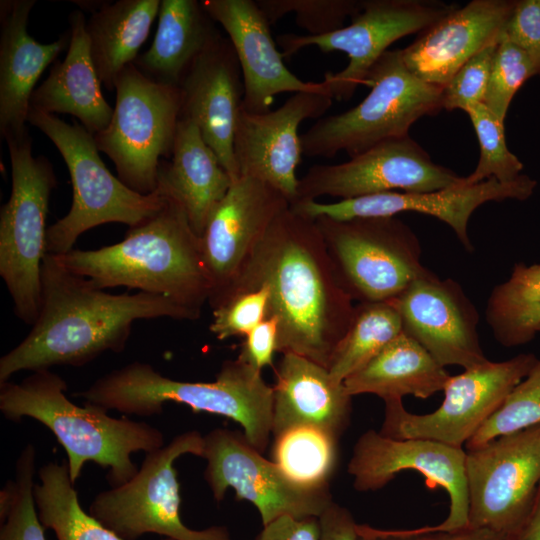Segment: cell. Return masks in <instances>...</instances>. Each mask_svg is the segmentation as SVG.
I'll return each mask as SVG.
<instances>
[{"mask_svg":"<svg viewBox=\"0 0 540 540\" xmlns=\"http://www.w3.org/2000/svg\"><path fill=\"white\" fill-rule=\"evenodd\" d=\"M259 286L269 291L268 317L278 321L277 352L295 353L328 369L355 305L336 280L314 219L290 206L282 211L223 302Z\"/></svg>","mask_w":540,"mask_h":540,"instance_id":"6da1fadb","label":"cell"},{"mask_svg":"<svg viewBox=\"0 0 540 540\" xmlns=\"http://www.w3.org/2000/svg\"><path fill=\"white\" fill-rule=\"evenodd\" d=\"M41 306L27 336L0 358V383L19 371L81 367L125 350L135 321L197 320L170 299L145 292L111 294L46 254Z\"/></svg>","mask_w":540,"mask_h":540,"instance_id":"7a4b0ae2","label":"cell"},{"mask_svg":"<svg viewBox=\"0 0 540 540\" xmlns=\"http://www.w3.org/2000/svg\"><path fill=\"white\" fill-rule=\"evenodd\" d=\"M165 194L163 207L147 221L129 228L122 241L54 256L100 289L126 287L163 296L199 319L212 291L201 238L182 205Z\"/></svg>","mask_w":540,"mask_h":540,"instance_id":"3957f363","label":"cell"},{"mask_svg":"<svg viewBox=\"0 0 540 540\" xmlns=\"http://www.w3.org/2000/svg\"><path fill=\"white\" fill-rule=\"evenodd\" d=\"M66 381L50 369L32 372L22 381L0 383V411L13 422L24 417L46 426L64 448L73 484L83 467L93 462L108 470L117 487L138 471L131 455L164 446V435L144 421L112 417L108 410L85 402L80 406L65 394Z\"/></svg>","mask_w":540,"mask_h":540,"instance_id":"277c9868","label":"cell"},{"mask_svg":"<svg viewBox=\"0 0 540 540\" xmlns=\"http://www.w3.org/2000/svg\"><path fill=\"white\" fill-rule=\"evenodd\" d=\"M73 395L126 415H159L164 404L173 402L194 412L224 416L241 425L248 442L260 453L266 450L272 434L273 387L264 381L262 372L239 358L224 361L212 382L171 379L151 364L134 361Z\"/></svg>","mask_w":540,"mask_h":540,"instance_id":"5b68a950","label":"cell"},{"mask_svg":"<svg viewBox=\"0 0 540 540\" xmlns=\"http://www.w3.org/2000/svg\"><path fill=\"white\" fill-rule=\"evenodd\" d=\"M27 122L56 146L68 168L73 201L68 213L48 227L46 251L61 255L73 249L84 232L106 223L136 227L153 217L166 201L158 186L140 194L114 176L99 155L94 136L81 124L30 109Z\"/></svg>","mask_w":540,"mask_h":540,"instance_id":"8992f818","label":"cell"},{"mask_svg":"<svg viewBox=\"0 0 540 540\" xmlns=\"http://www.w3.org/2000/svg\"><path fill=\"white\" fill-rule=\"evenodd\" d=\"M364 85L369 94L355 107L322 117L301 134L303 155L354 157L391 138L409 135L413 123L443 109V87L426 83L405 65L399 49L386 51Z\"/></svg>","mask_w":540,"mask_h":540,"instance_id":"52a82bcc","label":"cell"},{"mask_svg":"<svg viewBox=\"0 0 540 540\" xmlns=\"http://www.w3.org/2000/svg\"><path fill=\"white\" fill-rule=\"evenodd\" d=\"M11 163V193L0 210V276L18 319L32 326L41 306L46 218L57 179L50 161L32 154L26 134L5 140Z\"/></svg>","mask_w":540,"mask_h":540,"instance_id":"ba28073f","label":"cell"},{"mask_svg":"<svg viewBox=\"0 0 540 540\" xmlns=\"http://www.w3.org/2000/svg\"><path fill=\"white\" fill-rule=\"evenodd\" d=\"M116 103L108 126L94 135L118 178L140 194L158 188L159 166L170 158L181 112L179 86L156 82L130 64L115 82Z\"/></svg>","mask_w":540,"mask_h":540,"instance_id":"9c48e42d","label":"cell"},{"mask_svg":"<svg viewBox=\"0 0 540 540\" xmlns=\"http://www.w3.org/2000/svg\"><path fill=\"white\" fill-rule=\"evenodd\" d=\"M314 220L336 280L353 301L393 300L429 271L415 232L395 216Z\"/></svg>","mask_w":540,"mask_h":540,"instance_id":"30bf717a","label":"cell"},{"mask_svg":"<svg viewBox=\"0 0 540 540\" xmlns=\"http://www.w3.org/2000/svg\"><path fill=\"white\" fill-rule=\"evenodd\" d=\"M204 439L197 430L175 436L145 458L124 484L98 493L88 512L123 540L155 533L172 540H232L225 526L195 530L180 516V484L174 462L192 454L202 457Z\"/></svg>","mask_w":540,"mask_h":540,"instance_id":"8fae6325","label":"cell"},{"mask_svg":"<svg viewBox=\"0 0 540 540\" xmlns=\"http://www.w3.org/2000/svg\"><path fill=\"white\" fill-rule=\"evenodd\" d=\"M457 7L434 0H362L360 12L348 26L322 36L280 34L276 43L284 58L309 46L324 53L344 52L347 66L336 73L327 72L323 82L333 99L347 101L393 42L423 31Z\"/></svg>","mask_w":540,"mask_h":540,"instance_id":"7c38bea8","label":"cell"},{"mask_svg":"<svg viewBox=\"0 0 540 540\" xmlns=\"http://www.w3.org/2000/svg\"><path fill=\"white\" fill-rule=\"evenodd\" d=\"M468 526L515 534L532 513L540 485V425L466 451Z\"/></svg>","mask_w":540,"mask_h":540,"instance_id":"4fadbf2b","label":"cell"},{"mask_svg":"<svg viewBox=\"0 0 540 540\" xmlns=\"http://www.w3.org/2000/svg\"><path fill=\"white\" fill-rule=\"evenodd\" d=\"M537 360L533 354H519L464 369L450 376L442 404L429 414L408 412L402 400L387 401L379 433L392 439L424 438L463 448Z\"/></svg>","mask_w":540,"mask_h":540,"instance_id":"5bb4252c","label":"cell"},{"mask_svg":"<svg viewBox=\"0 0 540 540\" xmlns=\"http://www.w3.org/2000/svg\"><path fill=\"white\" fill-rule=\"evenodd\" d=\"M203 439L204 479L213 498L220 502L233 489L237 500L256 507L263 526L283 515L319 518L334 502L329 485L312 487L293 480L265 459L244 433L216 428Z\"/></svg>","mask_w":540,"mask_h":540,"instance_id":"9a60e30c","label":"cell"},{"mask_svg":"<svg viewBox=\"0 0 540 540\" xmlns=\"http://www.w3.org/2000/svg\"><path fill=\"white\" fill-rule=\"evenodd\" d=\"M464 177L432 161L409 135L384 140L338 164H317L299 179L296 200H341L403 190L422 193L461 185ZM295 200V201H296Z\"/></svg>","mask_w":540,"mask_h":540,"instance_id":"2e32d148","label":"cell"},{"mask_svg":"<svg viewBox=\"0 0 540 540\" xmlns=\"http://www.w3.org/2000/svg\"><path fill=\"white\" fill-rule=\"evenodd\" d=\"M466 451L424 438L392 439L379 431L364 432L348 463L357 491L383 488L396 474L413 470L425 477L430 489L440 487L449 496V513L439 525L412 529L416 534L451 532L468 526Z\"/></svg>","mask_w":540,"mask_h":540,"instance_id":"e0dca14e","label":"cell"},{"mask_svg":"<svg viewBox=\"0 0 540 540\" xmlns=\"http://www.w3.org/2000/svg\"><path fill=\"white\" fill-rule=\"evenodd\" d=\"M289 206L281 192L260 179L240 176L232 183L201 237L211 309L230 294L275 218Z\"/></svg>","mask_w":540,"mask_h":540,"instance_id":"ac0fdd59","label":"cell"},{"mask_svg":"<svg viewBox=\"0 0 540 540\" xmlns=\"http://www.w3.org/2000/svg\"><path fill=\"white\" fill-rule=\"evenodd\" d=\"M328 90L297 92L280 107L264 113L240 110L234 135V155L240 176L260 179L290 202L298 197L296 169L303 150L300 124L319 118L330 108Z\"/></svg>","mask_w":540,"mask_h":540,"instance_id":"d6986e66","label":"cell"},{"mask_svg":"<svg viewBox=\"0 0 540 540\" xmlns=\"http://www.w3.org/2000/svg\"><path fill=\"white\" fill-rule=\"evenodd\" d=\"M403 332L441 366L474 368L487 363L478 333L479 314L463 288L430 270L392 300Z\"/></svg>","mask_w":540,"mask_h":540,"instance_id":"ffe728a7","label":"cell"},{"mask_svg":"<svg viewBox=\"0 0 540 540\" xmlns=\"http://www.w3.org/2000/svg\"><path fill=\"white\" fill-rule=\"evenodd\" d=\"M536 184V181L527 175H520L516 180L507 183L491 178L474 185L462 183L432 192L391 191L334 203L296 200L290 204V208L311 219L322 216L334 220L393 217L403 212L426 214L449 225L463 247L471 252L473 245L467 229L473 212L489 201L525 200L532 195Z\"/></svg>","mask_w":540,"mask_h":540,"instance_id":"44dd1931","label":"cell"},{"mask_svg":"<svg viewBox=\"0 0 540 540\" xmlns=\"http://www.w3.org/2000/svg\"><path fill=\"white\" fill-rule=\"evenodd\" d=\"M201 2L225 30L237 55L244 84L241 109L264 113L271 110L278 94L329 91L323 81H303L287 68L271 34L270 23L256 0Z\"/></svg>","mask_w":540,"mask_h":540,"instance_id":"7402d4cb","label":"cell"},{"mask_svg":"<svg viewBox=\"0 0 540 540\" xmlns=\"http://www.w3.org/2000/svg\"><path fill=\"white\" fill-rule=\"evenodd\" d=\"M180 119L194 122L232 181L239 178L234 135L244 97L241 68L228 38L222 37L191 65L179 85Z\"/></svg>","mask_w":540,"mask_h":540,"instance_id":"603a6c76","label":"cell"},{"mask_svg":"<svg viewBox=\"0 0 540 540\" xmlns=\"http://www.w3.org/2000/svg\"><path fill=\"white\" fill-rule=\"evenodd\" d=\"M514 5L515 0H473L457 7L401 49L406 67L444 88L465 62L500 41Z\"/></svg>","mask_w":540,"mask_h":540,"instance_id":"cb8c5ba5","label":"cell"},{"mask_svg":"<svg viewBox=\"0 0 540 540\" xmlns=\"http://www.w3.org/2000/svg\"><path fill=\"white\" fill-rule=\"evenodd\" d=\"M35 0L0 1V134L4 140L26 134L30 99L44 70L69 45L70 31L51 43L28 33Z\"/></svg>","mask_w":540,"mask_h":540,"instance_id":"d4e9b609","label":"cell"},{"mask_svg":"<svg viewBox=\"0 0 540 540\" xmlns=\"http://www.w3.org/2000/svg\"><path fill=\"white\" fill-rule=\"evenodd\" d=\"M273 386L272 435L313 426L337 440L350 425L352 397L328 369L295 353H284Z\"/></svg>","mask_w":540,"mask_h":540,"instance_id":"484cf974","label":"cell"},{"mask_svg":"<svg viewBox=\"0 0 540 540\" xmlns=\"http://www.w3.org/2000/svg\"><path fill=\"white\" fill-rule=\"evenodd\" d=\"M86 21L83 12L71 13L66 56L54 63L48 77L34 90L30 109L70 114L94 136L108 126L113 108L102 93V82L90 55Z\"/></svg>","mask_w":540,"mask_h":540,"instance_id":"4316f807","label":"cell"},{"mask_svg":"<svg viewBox=\"0 0 540 540\" xmlns=\"http://www.w3.org/2000/svg\"><path fill=\"white\" fill-rule=\"evenodd\" d=\"M232 183L197 125L180 119L171 156L159 166L158 186L182 205L200 238L211 213Z\"/></svg>","mask_w":540,"mask_h":540,"instance_id":"83f0119b","label":"cell"},{"mask_svg":"<svg viewBox=\"0 0 540 540\" xmlns=\"http://www.w3.org/2000/svg\"><path fill=\"white\" fill-rule=\"evenodd\" d=\"M222 37L201 1L161 0L153 42L134 64L156 82L179 86L194 61Z\"/></svg>","mask_w":540,"mask_h":540,"instance_id":"f1b7e54d","label":"cell"},{"mask_svg":"<svg viewBox=\"0 0 540 540\" xmlns=\"http://www.w3.org/2000/svg\"><path fill=\"white\" fill-rule=\"evenodd\" d=\"M450 374L419 343L402 332L343 382L351 396L374 394L384 402L405 395L427 399L444 390Z\"/></svg>","mask_w":540,"mask_h":540,"instance_id":"f546056e","label":"cell"},{"mask_svg":"<svg viewBox=\"0 0 540 540\" xmlns=\"http://www.w3.org/2000/svg\"><path fill=\"white\" fill-rule=\"evenodd\" d=\"M161 0L105 2L86 21L90 55L98 76L109 91L118 75L138 58L159 13Z\"/></svg>","mask_w":540,"mask_h":540,"instance_id":"4dcf8cb0","label":"cell"},{"mask_svg":"<svg viewBox=\"0 0 540 540\" xmlns=\"http://www.w3.org/2000/svg\"><path fill=\"white\" fill-rule=\"evenodd\" d=\"M38 477L33 488L37 514L57 540H123L82 509L67 461L48 462L39 469Z\"/></svg>","mask_w":540,"mask_h":540,"instance_id":"1f68e13d","label":"cell"},{"mask_svg":"<svg viewBox=\"0 0 540 540\" xmlns=\"http://www.w3.org/2000/svg\"><path fill=\"white\" fill-rule=\"evenodd\" d=\"M485 318L495 339L514 347L540 332V264H517L509 279L494 287Z\"/></svg>","mask_w":540,"mask_h":540,"instance_id":"d6a6232c","label":"cell"},{"mask_svg":"<svg viewBox=\"0 0 540 540\" xmlns=\"http://www.w3.org/2000/svg\"><path fill=\"white\" fill-rule=\"evenodd\" d=\"M402 332L401 318L392 300L358 303L328 366L331 377L343 383Z\"/></svg>","mask_w":540,"mask_h":540,"instance_id":"836d02e7","label":"cell"},{"mask_svg":"<svg viewBox=\"0 0 540 540\" xmlns=\"http://www.w3.org/2000/svg\"><path fill=\"white\" fill-rule=\"evenodd\" d=\"M274 462L293 480L327 486L338 458V440L313 426L293 427L274 438Z\"/></svg>","mask_w":540,"mask_h":540,"instance_id":"e575fe53","label":"cell"},{"mask_svg":"<svg viewBox=\"0 0 540 540\" xmlns=\"http://www.w3.org/2000/svg\"><path fill=\"white\" fill-rule=\"evenodd\" d=\"M474 127L480 155L471 174L464 177V185H474L495 178L507 183L521 174L523 163L507 147L504 122L483 103L468 107L465 111Z\"/></svg>","mask_w":540,"mask_h":540,"instance_id":"d590c367","label":"cell"},{"mask_svg":"<svg viewBox=\"0 0 540 540\" xmlns=\"http://www.w3.org/2000/svg\"><path fill=\"white\" fill-rule=\"evenodd\" d=\"M539 425L540 359L465 446L467 450L477 448L499 436Z\"/></svg>","mask_w":540,"mask_h":540,"instance_id":"8d00e7d4","label":"cell"},{"mask_svg":"<svg viewBox=\"0 0 540 540\" xmlns=\"http://www.w3.org/2000/svg\"><path fill=\"white\" fill-rule=\"evenodd\" d=\"M270 24L293 13L296 24L310 36H322L344 27L362 8V0H256Z\"/></svg>","mask_w":540,"mask_h":540,"instance_id":"74e56055","label":"cell"},{"mask_svg":"<svg viewBox=\"0 0 540 540\" xmlns=\"http://www.w3.org/2000/svg\"><path fill=\"white\" fill-rule=\"evenodd\" d=\"M36 448L27 444L16 461L15 496L1 521L0 540H46L33 496Z\"/></svg>","mask_w":540,"mask_h":540,"instance_id":"f35d334b","label":"cell"},{"mask_svg":"<svg viewBox=\"0 0 540 540\" xmlns=\"http://www.w3.org/2000/svg\"><path fill=\"white\" fill-rule=\"evenodd\" d=\"M533 76H536V71L528 55L501 36L493 57L483 104L504 122L514 95Z\"/></svg>","mask_w":540,"mask_h":540,"instance_id":"ab89813d","label":"cell"},{"mask_svg":"<svg viewBox=\"0 0 540 540\" xmlns=\"http://www.w3.org/2000/svg\"><path fill=\"white\" fill-rule=\"evenodd\" d=\"M269 291L265 286L240 292L212 309L210 332L218 340L246 336L268 317Z\"/></svg>","mask_w":540,"mask_h":540,"instance_id":"60d3db41","label":"cell"},{"mask_svg":"<svg viewBox=\"0 0 540 540\" xmlns=\"http://www.w3.org/2000/svg\"><path fill=\"white\" fill-rule=\"evenodd\" d=\"M498 43L485 47L457 70L443 88V109L465 112L468 107L483 103Z\"/></svg>","mask_w":540,"mask_h":540,"instance_id":"b9f144b4","label":"cell"},{"mask_svg":"<svg viewBox=\"0 0 540 540\" xmlns=\"http://www.w3.org/2000/svg\"><path fill=\"white\" fill-rule=\"evenodd\" d=\"M502 38L520 47L540 77V0H517Z\"/></svg>","mask_w":540,"mask_h":540,"instance_id":"7bdbcfd3","label":"cell"},{"mask_svg":"<svg viewBox=\"0 0 540 540\" xmlns=\"http://www.w3.org/2000/svg\"><path fill=\"white\" fill-rule=\"evenodd\" d=\"M244 337L237 358L259 372H262L265 366H272L278 344L277 319L267 317Z\"/></svg>","mask_w":540,"mask_h":540,"instance_id":"ee69618b","label":"cell"},{"mask_svg":"<svg viewBox=\"0 0 540 540\" xmlns=\"http://www.w3.org/2000/svg\"><path fill=\"white\" fill-rule=\"evenodd\" d=\"M318 517L294 518L283 515L264 525L255 540H320Z\"/></svg>","mask_w":540,"mask_h":540,"instance_id":"f6af8a7d","label":"cell"},{"mask_svg":"<svg viewBox=\"0 0 540 540\" xmlns=\"http://www.w3.org/2000/svg\"><path fill=\"white\" fill-rule=\"evenodd\" d=\"M319 520L320 540H356L358 524L347 508L333 502Z\"/></svg>","mask_w":540,"mask_h":540,"instance_id":"bcb514c9","label":"cell"},{"mask_svg":"<svg viewBox=\"0 0 540 540\" xmlns=\"http://www.w3.org/2000/svg\"><path fill=\"white\" fill-rule=\"evenodd\" d=\"M412 531V529H411ZM412 533L415 540H509L508 536L488 528L465 527L451 532Z\"/></svg>","mask_w":540,"mask_h":540,"instance_id":"7dc6e473","label":"cell"},{"mask_svg":"<svg viewBox=\"0 0 540 540\" xmlns=\"http://www.w3.org/2000/svg\"><path fill=\"white\" fill-rule=\"evenodd\" d=\"M356 540H415L411 529H379L358 524Z\"/></svg>","mask_w":540,"mask_h":540,"instance_id":"c3c4849f","label":"cell"},{"mask_svg":"<svg viewBox=\"0 0 540 540\" xmlns=\"http://www.w3.org/2000/svg\"><path fill=\"white\" fill-rule=\"evenodd\" d=\"M509 540H540V485L531 515Z\"/></svg>","mask_w":540,"mask_h":540,"instance_id":"681fc988","label":"cell"}]
</instances>
